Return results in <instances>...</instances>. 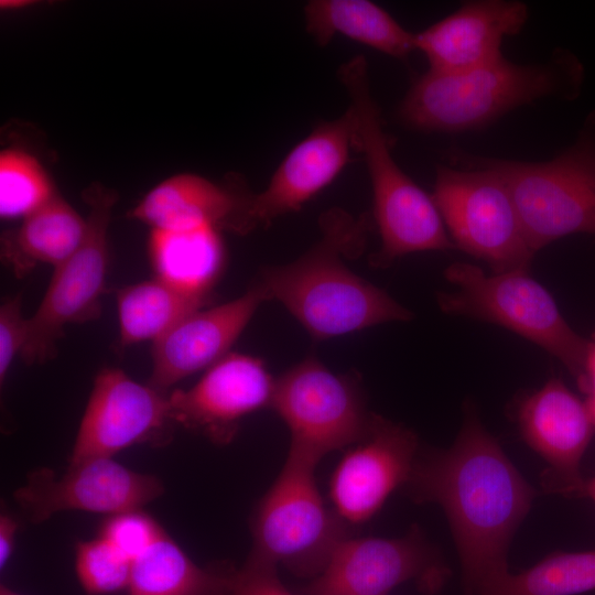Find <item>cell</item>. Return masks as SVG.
<instances>
[{
  "mask_svg": "<svg viewBox=\"0 0 595 595\" xmlns=\"http://www.w3.org/2000/svg\"><path fill=\"white\" fill-rule=\"evenodd\" d=\"M275 378L253 356L229 353L205 370L190 389L169 394L174 424L216 444L234 440L247 415L271 408Z\"/></svg>",
  "mask_w": 595,
  "mask_h": 595,
  "instance_id": "cell-15",
  "label": "cell"
},
{
  "mask_svg": "<svg viewBox=\"0 0 595 595\" xmlns=\"http://www.w3.org/2000/svg\"><path fill=\"white\" fill-rule=\"evenodd\" d=\"M234 595H294L279 580L277 567L247 560L240 570H234Z\"/></svg>",
  "mask_w": 595,
  "mask_h": 595,
  "instance_id": "cell-31",
  "label": "cell"
},
{
  "mask_svg": "<svg viewBox=\"0 0 595 595\" xmlns=\"http://www.w3.org/2000/svg\"><path fill=\"white\" fill-rule=\"evenodd\" d=\"M209 300L181 291L158 278L125 286L117 293L119 343L129 346L155 342Z\"/></svg>",
  "mask_w": 595,
  "mask_h": 595,
  "instance_id": "cell-25",
  "label": "cell"
},
{
  "mask_svg": "<svg viewBox=\"0 0 595 595\" xmlns=\"http://www.w3.org/2000/svg\"><path fill=\"white\" fill-rule=\"evenodd\" d=\"M518 422L527 444L549 466L543 486L554 494L582 497L581 462L595 431L587 403L551 379L522 401Z\"/></svg>",
  "mask_w": 595,
  "mask_h": 595,
  "instance_id": "cell-17",
  "label": "cell"
},
{
  "mask_svg": "<svg viewBox=\"0 0 595 595\" xmlns=\"http://www.w3.org/2000/svg\"><path fill=\"white\" fill-rule=\"evenodd\" d=\"M28 320L23 316L21 296L8 299L0 307V382L21 354L28 337Z\"/></svg>",
  "mask_w": 595,
  "mask_h": 595,
  "instance_id": "cell-30",
  "label": "cell"
},
{
  "mask_svg": "<svg viewBox=\"0 0 595 595\" xmlns=\"http://www.w3.org/2000/svg\"><path fill=\"white\" fill-rule=\"evenodd\" d=\"M17 520L7 512L0 517V566H6L15 545Z\"/></svg>",
  "mask_w": 595,
  "mask_h": 595,
  "instance_id": "cell-32",
  "label": "cell"
},
{
  "mask_svg": "<svg viewBox=\"0 0 595 595\" xmlns=\"http://www.w3.org/2000/svg\"><path fill=\"white\" fill-rule=\"evenodd\" d=\"M583 82L581 61L565 48H555L545 62L536 64H517L504 56L462 72L429 69L411 85L398 115L420 131L476 130L541 99L573 100Z\"/></svg>",
  "mask_w": 595,
  "mask_h": 595,
  "instance_id": "cell-3",
  "label": "cell"
},
{
  "mask_svg": "<svg viewBox=\"0 0 595 595\" xmlns=\"http://www.w3.org/2000/svg\"><path fill=\"white\" fill-rule=\"evenodd\" d=\"M234 570L196 564L166 533L132 563L129 595H234Z\"/></svg>",
  "mask_w": 595,
  "mask_h": 595,
  "instance_id": "cell-24",
  "label": "cell"
},
{
  "mask_svg": "<svg viewBox=\"0 0 595 595\" xmlns=\"http://www.w3.org/2000/svg\"><path fill=\"white\" fill-rule=\"evenodd\" d=\"M155 476L132 470L111 457L69 463L56 477L48 468L32 472L14 493L17 504L33 523L69 510L116 515L141 509L163 494Z\"/></svg>",
  "mask_w": 595,
  "mask_h": 595,
  "instance_id": "cell-13",
  "label": "cell"
},
{
  "mask_svg": "<svg viewBox=\"0 0 595 595\" xmlns=\"http://www.w3.org/2000/svg\"><path fill=\"white\" fill-rule=\"evenodd\" d=\"M451 160L437 166L432 197L456 248L486 261L495 273L528 270L534 252L502 181L463 151Z\"/></svg>",
  "mask_w": 595,
  "mask_h": 595,
  "instance_id": "cell-8",
  "label": "cell"
},
{
  "mask_svg": "<svg viewBox=\"0 0 595 595\" xmlns=\"http://www.w3.org/2000/svg\"><path fill=\"white\" fill-rule=\"evenodd\" d=\"M351 151L353 131L346 112L317 125L285 155L267 187L250 193L238 234L269 226L299 210L339 175Z\"/></svg>",
  "mask_w": 595,
  "mask_h": 595,
  "instance_id": "cell-16",
  "label": "cell"
},
{
  "mask_svg": "<svg viewBox=\"0 0 595 595\" xmlns=\"http://www.w3.org/2000/svg\"><path fill=\"white\" fill-rule=\"evenodd\" d=\"M57 193L41 162L17 148L0 153V216L23 219Z\"/></svg>",
  "mask_w": 595,
  "mask_h": 595,
  "instance_id": "cell-27",
  "label": "cell"
},
{
  "mask_svg": "<svg viewBox=\"0 0 595 595\" xmlns=\"http://www.w3.org/2000/svg\"><path fill=\"white\" fill-rule=\"evenodd\" d=\"M595 591V550L554 553L508 573L484 595H576Z\"/></svg>",
  "mask_w": 595,
  "mask_h": 595,
  "instance_id": "cell-26",
  "label": "cell"
},
{
  "mask_svg": "<svg viewBox=\"0 0 595 595\" xmlns=\"http://www.w3.org/2000/svg\"><path fill=\"white\" fill-rule=\"evenodd\" d=\"M32 4L29 0H1L0 7L3 10L22 9Z\"/></svg>",
  "mask_w": 595,
  "mask_h": 595,
  "instance_id": "cell-34",
  "label": "cell"
},
{
  "mask_svg": "<svg viewBox=\"0 0 595 595\" xmlns=\"http://www.w3.org/2000/svg\"><path fill=\"white\" fill-rule=\"evenodd\" d=\"M464 153L502 181L534 253L569 235H595V110L585 118L575 141L548 161Z\"/></svg>",
  "mask_w": 595,
  "mask_h": 595,
  "instance_id": "cell-5",
  "label": "cell"
},
{
  "mask_svg": "<svg viewBox=\"0 0 595 595\" xmlns=\"http://www.w3.org/2000/svg\"><path fill=\"white\" fill-rule=\"evenodd\" d=\"M445 277L457 289L439 295L442 311L499 324L533 342L558 358L584 392L589 340L567 324L551 294L527 270L488 275L477 266L456 262Z\"/></svg>",
  "mask_w": 595,
  "mask_h": 595,
  "instance_id": "cell-7",
  "label": "cell"
},
{
  "mask_svg": "<svg viewBox=\"0 0 595 595\" xmlns=\"http://www.w3.org/2000/svg\"><path fill=\"white\" fill-rule=\"evenodd\" d=\"M321 238L286 264L262 269L255 280L268 300H277L315 339L409 321L412 313L380 288L354 273L346 259L365 249L370 221L334 207L320 218Z\"/></svg>",
  "mask_w": 595,
  "mask_h": 595,
  "instance_id": "cell-2",
  "label": "cell"
},
{
  "mask_svg": "<svg viewBox=\"0 0 595 595\" xmlns=\"http://www.w3.org/2000/svg\"><path fill=\"white\" fill-rule=\"evenodd\" d=\"M307 33L322 46L337 34L396 58L415 51V33L368 0H313L304 7Z\"/></svg>",
  "mask_w": 595,
  "mask_h": 595,
  "instance_id": "cell-23",
  "label": "cell"
},
{
  "mask_svg": "<svg viewBox=\"0 0 595 595\" xmlns=\"http://www.w3.org/2000/svg\"><path fill=\"white\" fill-rule=\"evenodd\" d=\"M339 78L349 98L345 112L351 126L354 150L364 156L367 165L381 239L370 263L387 268L409 253L456 249L432 195L416 185L393 159V142L371 94L364 55L343 64Z\"/></svg>",
  "mask_w": 595,
  "mask_h": 595,
  "instance_id": "cell-4",
  "label": "cell"
},
{
  "mask_svg": "<svg viewBox=\"0 0 595 595\" xmlns=\"http://www.w3.org/2000/svg\"><path fill=\"white\" fill-rule=\"evenodd\" d=\"M413 500L439 504L458 553L465 595H484L509 573L510 541L534 490L468 412L448 450L416 457L405 485Z\"/></svg>",
  "mask_w": 595,
  "mask_h": 595,
  "instance_id": "cell-1",
  "label": "cell"
},
{
  "mask_svg": "<svg viewBox=\"0 0 595 595\" xmlns=\"http://www.w3.org/2000/svg\"><path fill=\"white\" fill-rule=\"evenodd\" d=\"M75 569L86 593L105 595L128 588L132 562L107 540L98 537L77 543Z\"/></svg>",
  "mask_w": 595,
  "mask_h": 595,
  "instance_id": "cell-28",
  "label": "cell"
},
{
  "mask_svg": "<svg viewBox=\"0 0 595 595\" xmlns=\"http://www.w3.org/2000/svg\"><path fill=\"white\" fill-rule=\"evenodd\" d=\"M250 193L236 174L219 183L193 173L175 174L151 188L130 217L151 229L212 226L238 234Z\"/></svg>",
  "mask_w": 595,
  "mask_h": 595,
  "instance_id": "cell-20",
  "label": "cell"
},
{
  "mask_svg": "<svg viewBox=\"0 0 595 595\" xmlns=\"http://www.w3.org/2000/svg\"><path fill=\"white\" fill-rule=\"evenodd\" d=\"M587 394V405L595 420V336L589 340L586 365H585V389Z\"/></svg>",
  "mask_w": 595,
  "mask_h": 595,
  "instance_id": "cell-33",
  "label": "cell"
},
{
  "mask_svg": "<svg viewBox=\"0 0 595 595\" xmlns=\"http://www.w3.org/2000/svg\"><path fill=\"white\" fill-rule=\"evenodd\" d=\"M83 201L88 207L85 237L76 251L55 267L37 310L28 320V337L20 354L28 365L55 357L66 325L100 314L109 266L108 229L118 194L94 182L83 191Z\"/></svg>",
  "mask_w": 595,
  "mask_h": 595,
  "instance_id": "cell-10",
  "label": "cell"
},
{
  "mask_svg": "<svg viewBox=\"0 0 595 595\" xmlns=\"http://www.w3.org/2000/svg\"><path fill=\"white\" fill-rule=\"evenodd\" d=\"M267 301L253 281L240 296L182 320L153 342L149 385L165 392L186 377L208 369L227 354L257 309Z\"/></svg>",
  "mask_w": 595,
  "mask_h": 595,
  "instance_id": "cell-18",
  "label": "cell"
},
{
  "mask_svg": "<svg viewBox=\"0 0 595 595\" xmlns=\"http://www.w3.org/2000/svg\"><path fill=\"white\" fill-rule=\"evenodd\" d=\"M175 425L169 394L104 368L95 377L69 463L116 453L141 443H164Z\"/></svg>",
  "mask_w": 595,
  "mask_h": 595,
  "instance_id": "cell-12",
  "label": "cell"
},
{
  "mask_svg": "<svg viewBox=\"0 0 595 595\" xmlns=\"http://www.w3.org/2000/svg\"><path fill=\"white\" fill-rule=\"evenodd\" d=\"M86 217L56 194L44 206L1 236V259L18 278L37 264L54 268L71 257L86 234Z\"/></svg>",
  "mask_w": 595,
  "mask_h": 595,
  "instance_id": "cell-21",
  "label": "cell"
},
{
  "mask_svg": "<svg viewBox=\"0 0 595 595\" xmlns=\"http://www.w3.org/2000/svg\"><path fill=\"white\" fill-rule=\"evenodd\" d=\"M317 464L288 453L275 480L256 505L249 561L283 565L299 576L316 577L338 544L351 536L347 524L324 500Z\"/></svg>",
  "mask_w": 595,
  "mask_h": 595,
  "instance_id": "cell-6",
  "label": "cell"
},
{
  "mask_svg": "<svg viewBox=\"0 0 595 595\" xmlns=\"http://www.w3.org/2000/svg\"><path fill=\"white\" fill-rule=\"evenodd\" d=\"M165 533L152 517L137 509L111 515L102 522L99 537L133 563Z\"/></svg>",
  "mask_w": 595,
  "mask_h": 595,
  "instance_id": "cell-29",
  "label": "cell"
},
{
  "mask_svg": "<svg viewBox=\"0 0 595 595\" xmlns=\"http://www.w3.org/2000/svg\"><path fill=\"white\" fill-rule=\"evenodd\" d=\"M0 595H21L12 589H10L9 587H7L6 585H1L0 587Z\"/></svg>",
  "mask_w": 595,
  "mask_h": 595,
  "instance_id": "cell-36",
  "label": "cell"
},
{
  "mask_svg": "<svg viewBox=\"0 0 595 595\" xmlns=\"http://www.w3.org/2000/svg\"><path fill=\"white\" fill-rule=\"evenodd\" d=\"M529 17L528 6L516 0H474L415 33V48L429 69L462 72L504 57L505 37L518 34Z\"/></svg>",
  "mask_w": 595,
  "mask_h": 595,
  "instance_id": "cell-19",
  "label": "cell"
},
{
  "mask_svg": "<svg viewBox=\"0 0 595 595\" xmlns=\"http://www.w3.org/2000/svg\"><path fill=\"white\" fill-rule=\"evenodd\" d=\"M271 408L290 431L288 453L316 464L359 442L375 415L357 379L331 371L314 356L275 378Z\"/></svg>",
  "mask_w": 595,
  "mask_h": 595,
  "instance_id": "cell-9",
  "label": "cell"
},
{
  "mask_svg": "<svg viewBox=\"0 0 595 595\" xmlns=\"http://www.w3.org/2000/svg\"><path fill=\"white\" fill-rule=\"evenodd\" d=\"M148 250L155 278L181 291L212 298L226 262L218 228L152 229Z\"/></svg>",
  "mask_w": 595,
  "mask_h": 595,
  "instance_id": "cell-22",
  "label": "cell"
},
{
  "mask_svg": "<svg viewBox=\"0 0 595 595\" xmlns=\"http://www.w3.org/2000/svg\"><path fill=\"white\" fill-rule=\"evenodd\" d=\"M588 497L595 502V476L585 479L584 488H583V497Z\"/></svg>",
  "mask_w": 595,
  "mask_h": 595,
  "instance_id": "cell-35",
  "label": "cell"
},
{
  "mask_svg": "<svg viewBox=\"0 0 595 595\" xmlns=\"http://www.w3.org/2000/svg\"><path fill=\"white\" fill-rule=\"evenodd\" d=\"M448 569L419 528L400 538L344 539L324 570L309 585L307 595H387L415 582L426 594L443 586Z\"/></svg>",
  "mask_w": 595,
  "mask_h": 595,
  "instance_id": "cell-11",
  "label": "cell"
},
{
  "mask_svg": "<svg viewBox=\"0 0 595 595\" xmlns=\"http://www.w3.org/2000/svg\"><path fill=\"white\" fill-rule=\"evenodd\" d=\"M416 457L414 433L375 414L367 434L347 448L333 470L332 507L349 526L370 520L396 489L407 485Z\"/></svg>",
  "mask_w": 595,
  "mask_h": 595,
  "instance_id": "cell-14",
  "label": "cell"
}]
</instances>
